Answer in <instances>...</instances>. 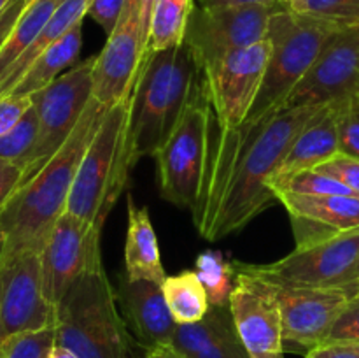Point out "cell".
I'll return each mask as SVG.
<instances>
[{
  "mask_svg": "<svg viewBox=\"0 0 359 358\" xmlns=\"http://www.w3.org/2000/svg\"><path fill=\"white\" fill-rule=\"evenodd\" d=\"M142 358H184L182 354H179L177 351L172 350L170 346H158L154 350H149L144 353Z\"/></svg>",
  "mask_w": 359,
  "mask_h": 358,
  "instance_id": "b9f144b4",
  "label": "cell"
},
{
  "mask_svg": "<svg viewBox=\"0 0 359 358\" xmlns=\"http://www.w3.org/2000/svg\"><path fill=\"white\" fill-rule=\"evenodd\" d=\"M358 260L359 228H354L318 244L297 246L290 255L272 263H238L235 267L273 286L335 288L359 284L354 283Z\"/></svg>",
  "mask_w": 359,
  "mask_h": 358,
  "instance_id": "ba28073f",
  "label": "cell"
},
{
  "mask_svg": "<svg viewBox=\"0 0 359 358\" xmlns=\"http://www.w3.org/2000/svg\"><path fill=\"white\" fill-rule=\"evenodd\" d=\"M116 297L126 329L144 353L170 343L177 323L168 309L160 283L128 279L125 274L119 277Z\"/></svg>",
  "mask_w": 359,
  "mask_h": 358,
  "instance_id": "d6986e66",
  "label": "cell"
},
{
  "mask_svg": "<svg viewBox=\"0 0 359 358\" xmlns=\"http://www.w3.org/2000/svg\"><path fill=\"white\" fill-rule=\"evenodd\" d=\"M140 2V18H142V27L146 30L147 37H149V23H151V13H153V6L156 0H139Z\"/></svg>",
  "mask_w": 359,
  "mask_h": 358,
  "instance_id": "7bdbcfd3",
  "label": "cell"
},
{
  "mask_svg": "<svg viewBox=\"0 0 359 358\" xmlns=\"http://www.w3.org/2000/svg\"><path fill=\"white\" fill-rule=\"evenodd\" d=\"M195 272L203 284L210 305H228L233 290L237 267L221 251H203L195 263Z\"/></svg>",
  "mask_w": 359,
  "mask_h": 358,
  "instance_id": "83f0119b",
  "label": "cell"
},
{
  "mask_svg": "<svg viewBox=\"0 0 359 358\" xmlns=\"http://www.w3.org/2000/svg\"><path fill=\"white\" fill-rule=\"evenodd\" d=\"M6 251H7V237L6 232H4L2 223H0V265H2L4 258H6Z\"/></svg>",
  "mask_w": 359,
  "mask_h": 358,
  "instance_id": "f6af8a7d",
  "label": "cell"
},
{
  "mask_svg": "<svg viewBox=\"0 0 359 358\" xmlns=\"http://www.w3.org/2000/svg\"><path fill=\"white\" fill-rule=\"evenodd\" d=\"M359 95V25L340 28L319 53L286 107L326 105Z\"/></svg>",
  "mask_w": 359,
  "mask_h": 358,
  "instance_id": "2e32d148",
  "label": "cell"
},
{
  "mask_svg": "<svg viewBox=\"0 0 359 358\" xmlns=\"http://www.w3.org/2000/svg\"><path fill=\"white\" fill-rule=\"evenodd\" d=\"M62 2L63 0H30L0 51V79L39 37L42 28Z\"/></svg>",
  "mask_w": 359,
  "mask_h": 358,
  "instance_id": "4316f807",
  "label": "cell"
},
{
  "mask_svg": "<svg viewBox=\"0 0 359 358\" xmlns=\"http://www.w3.org/2000/svg\"><path fill=\"white\" fill-rule=\"evenodd\" d=\"M270 286L283 316L284 350L305 354L328 340L339 316L359 291V284L335 288Z\"/></svg>",
  "mask_w": 359,
  "mask_h": 358,
  "instance_id": "4fadbf2b",
  "label": "cell"
},
{
  "mask_svg": "<svg viewBox=\"0 0 359 358\" xmlns=\"http://www.w3.org/2000/svg\"><path fill=\"white\" fill-rule=\"evenodd\" d=\"M342 27L284 7L272 14L266 39L272 44L262 86L242 126H255L286 107V102L318 60L330 39Z\"/></svg>",
  "mask_w": 359,
  "mask_h": 358,
  "instance_id": "8992f818",
  "label": "cell"
},
{
  "mask_svg": "<svg viewBox=\"0 0 359 358\" xmlns=\"http://www.w3.org/2000/svg\"><path fill=\"white\" fill-rule=\"evenodd\" d=\"M193 0H156L151 13L147 55L184 44Z\"/></svg>",
  "mask_w": 359,
  "mask_h": 358,
  "instance_id": "d4e9b609",
  "label": "cell"
},
{
  "mask_svg": "<svg viewBox=\"0 0 359 358\" xmlns=\"http://www.w3.org/2000/svg\"><path fill=\"white\" fill-rule=\"evenodd\" d=\"M28 4H30V0H11L9 6L0 14V51H2L4 44L7 42L11 32L16 27L18 20L23 14V11L27 9Z\"/></svg>",
  "mask_w": 359,
  "mask_h": 358,
  "instance_id": "f35d334b",
  "label": "cell"
},
{
  "mask_svg": "<svg viewBox=\"0 0 359 358\" xmlns=\"http://www.w3.org/2000/svg\"><path fill=\"white\" fill-rule=\"evenodd\" d=\"M203 97L202 69L186 44L149 53L132 91V168L142 158H154L170 139L186 111Z\"/></svg>",
  "mask_w": 359,
  "mask_h": 358,
  "instance_id": "3957f363",
  "label": "cell"
},
{
  "mask_svg": "<svg viewBox=\"0 0 359 358\" xmlns=\"http://www.w3.org/2000/svg\"><path fill=\"white\" fill-rule=\"evenodd\" d=\"M32 107V97L27 95H4L0 97V137L14 128Z\"/></svg>",
  "mask_w": 359,
  "mask_h": 358,
  "instance_id": "d590c367",
  "label": "cell"
},
{
  "mask_svg": "<svg viewBox=\"0 0 359 358\" xmlns=\"http://www.w3.org/2000/svg\"><path fill=\"white\" fill-rule=\"evenodd\" d=\"M354 283H359V260L356 263V269H354Z\"/></svg>",
  "mask_w": 359,
  "mask_h": 358,
  "instance_id": "7dc6e473",
  "label": "cell"
},
{
  "mask_svg": "<svg viewBox=\"0 0 359 358\" xmlns=\"http://www.w3.org/2000/svg\"><path fill=\"white\" fill-rule=\"evenodd\" d=\"M125 270L128 279H147L161 284L167 277L149 211L137 206L132 197H128Z\"/></svg>",
  "mask_w": 359,
  "mask_h": 358,
  "instance_id": "7402d4cb",
  "label": "cell"
},
{
  "mask_svg": "<svg viewBox=\"0 0 359 358\" xmlns=\"http://www.w3.org/2000/svg\"><path fill=\"white\" fill-rule=\"evenodd\" d=\"M284 7L287 6L255 4L210 9L196 7L189 18L184 44L203 70L237 49L265 41L270 18Z\"/></svg>",
  "mask_w": 359,
  "mask_h": 358,
  "instance_id": "30bf717a",
  "label": "cell"
},
{
  "mask_svg": "<svg viewBox=\"0 0 359 358\" xmlns=\"http://www.w3.org/2000/svg\"><path fill=\"white\" fill-rule=\"evenodd\" d=\"M161 290L177 325L198 321L210 307L203 284L195 270H182L181 274L167 276L161 283Z\"/></svg>",
  "mask_w": 359,
  "mask_h": 358,
  "instance_id": "484cf974",
  "label": "cell"
},
{
  "mask_svg": "<svg viewBox=\"0 0 359 358\" xmlns=\"http://www.w3.org/2000/svg\"><path fill=\"white\" fill-rule=\"evenodd\" d=\"M290 9L330 21L339 27L359 25V0H297Z\"/></svg>",
  "mask_w": 359,
  "mask_h": 358,
  "instance_id": "4dcf8cb0",
  "label": "cell"
},
{
  "mask_svg": "<svg viewBox=\"0 0 359 358\" xmlns=\"http://www.w3.org/2000/svg\"><path fill=\"white\" fill-rule=\"evenodd\" d=\"M277 2H280V4H284V6L290 7L291 4H294V2H297V0H277Z\"/></svg>",
  "mask_w": 359,
  "mask_h": 358,
  "instance_id": "c3c4849f",
  "label": "cell"
},
{
  "mask_svg": "<svg viewBox=\"0 0 359 358\" xmlns=\"http://www.w3.org/2000/svg\"><path fill=\"white\" fill-rule=\"evenodd\" d=\"M130 107L132 97L109 107L91 139L69 197L67 211L104 228L105 220L128 185Z\"/></svg>",
  "mask_w": 359,
  "mask_h": 358,
  "instance_id": "5b68a950",
  "label": "cell"
},
{
  "mask_svg": "<svg viewBox=\"0 0 359 358\" xmlns=\"http://www.w3.org/2000/svg\"><path fill=\"white\" fill-rule=\"evenodd\" d=\"M93 63L95 56L76 63L55 83L32 95L39 119V137L27 164L23 183L37 174L76 130L93 98Z\"/></svg>",
  "mask_w": 359,
  "mask_h": 358,
  "instance_id": "9c48e42d",
  "label": "cell"
},
{
  "mask_svg": "<svg viewBox=\"0 0 359 358\" xmlns=\"http://www.w3.org/2000/svg\"><path fill=\"white\" fill-rule=\"evenodd\" d=\"M49 358H79V357H77V354L74 353V351H70V350H67V347L58 346V344H56V346L53 347V351H51V354H49Z\"/></svg>",
  "mask_w": 359,
  "mask_h": 358,
  "instance_id": "ee69618b",
  "label": "cell"
},
{
  "mask_svg": "<svg viewBox=\"0 0 359 358\" xmlns=\"http://www.w3.org/2000/svg\"><path fill=\"white\" fill-rule=\"evenodd\" d=\"M91 0H63L56 11L53 13V16L49 18V21L46 23V27L42 28V32L39 34V37L32 42L30 48L13 63L9 70L6 72V76L0 79V97L4 95H9L14 90L18 83H20L21 77L25 76V72L28 70V67L53 44V42L58 41L60 37L67 34L70 28L76 27L77 23H83V18L88 14L90 9Z\"/></svg>",
  "mask_w": 359,
  "mask_h": 358,
  "instance_id": "cb8c5ba5",
  "label": "cell"
},
{
  "mask_svg": "<svg viewBox=\"0 0 359 358\" xmlns=\"http://www.w3.org/2000/svg\"><path fill=\"white\" fill-rule=\"evenodd\" d=\"M277 202L291 218L297 246L326 241L340 232L359 228V195H297L277 192Z\"/></svg>",
  "mask_w": 359,
  "mask_h": 358,
  "instance_id": "ac0fdd59",
  "label": "cell"
},
{
  "mask_svg": "<svg viewBox=\"0 0 359 358\" xmlns=\"http://www.w3.org/2000/svg\"><path fill=\"white\" fill-rule=\"evenodd\" d=\"M11 4V0H0V14H2V11L6 9L7 6H9Z\"/></svg>",
  "mask_w": 359,
  "mask_h": 358,
  "instance_id": "bcb514c9",
  "label": "cell"
},
{
  "mask_svg": "<svg viewBox=\"0 0 359 358\" xmlns=\"http://www.w3.org/2000/svg\"><path fill=\"white\" fill-rule=\"evenodd\" d=\"M326 343H359V291L339 316Z\"/></svg>",
  "mask_w": 359,
  "mask_h": 358,
  "instance_id": "836d02e7",
  "label": "cell"
},
{
  "mask_svg": "<svg viewBox=\"0 0 359 358\" xmlns=\"http://www.w3.org/2000/svg\"><path fill=\"white\" fill-rule=\"evenodd\" d=\"M318 171L326 172L332 178L339 179L342 185L353 190L356 195H359V160L358 158L347 157L344 153H337L335 157L330 158L323 165L316 167Z\"/></svg>",
  "mask_w": 359,
  "mask_h": 358,
  "instance_id": "e575fe53",
  "label": "cell"
},
{
  "mask_svg": "<svg viewBox=\"0 0 359 358\" xmlns=\"http://www.w3.org/2000/svg\"><path fill=\"white\" fill-rule=\"evenodd\" d=\"M339 150L359 160V95L340 100Z\"/></svg>",
  "mask_w": 359,
  "mask_h": 358,
  "instance_id": "d6a6232c",
  "label": "cell"
},
{
  "mask_svg": "<svg viewBox=\"0 0 359 358\" xmlns=\"http://www.w3.org/2000/svg\"><path fill=\"white\" fill-rule=\"evenodd\" d=\"M230 309L251 358H284L283 316L272 286L237 270Z\"/></svg>",
  "mask_w": 359,
  "mask_h": 358,
  "instance_id": "e0dca14e",
  "label": "cell"
},
{
  "mask_svg": "<svg viewBox=\"0 0 359 358\" xmlns=\"http://www.w3.org/2000/svg\"><path fill=\"white\" fill-rule=\"evenodd\" d=\"M126 0H91L88 16L97 21L107 35L114 30L125 9Z\"/></svg>",
  "mask_w": 359,
  "mask_h": 358,
  "instance_id": "8d00e7d4",
  "label": "cell"
},
{
  "mask_svg": "<svg viewBox=\"0 0 359 358\" xmlns=\"http://www.w3.org/2000/svg\"><path fill=\"white\" fill-rule=\"evenodd\" d=\"M168 346L184 358H251L238 336L230 304L210 305L202 319L175 326Z\"/></svg>",
  "mask_w": 359,
  "mask_h": 358,
  "instance_id": "ffe728a7",
  "label": "cell"
},
{
  "mask_svg": "<svg viewBox=\"0 0 359 358\" xmlns=\"http://www.w3.org/2000/svg\"><path fill=\"white\" fill-rule=\"evenodd\" d=\"M255 4H280L277 0H200V7H241Z\"/></svg>",
  "mask_w": 359,
  "mask_h": 358,
  "instance_id": "60d3db41",
  "label": "cell"
},
{
  "mask_svg": "<svg viewBox=\"0 0 359 358\" xmlns=\"http://www.w3.org/2000/svg\"><path fill=\"white\" fill-rule=\"evenodd\" d=\"M105 111L100 102L91 98L76 130L58 153L27 179L4 207L0 223L7 237L6 258L23 251L41 253L53 227L67 211L77 168Z\"/></svg>",
  "mask_w": 359,
  "mask_h": 358,
  "instance_id": "7a4b0ae2",
  "label": "cell"
},
{
  "mask_svg": "<svg viewBox=\"0 0 359 358\" xmlns=\"http://www.w3.org/2000/svg\"><path fill=\"white\" fill-rule=\"evenodd\" d=\"M100 235L102 228L69 211L56 221L41 249L42 290L55 307L83 274L102 263Z\"/></svg>",
  "mask_w": 359,
  "mask_h": 358,
  "instance_id": "9a60e30c",
  "label": "cell"
},
{
  "mask_svg": "<svg viewBox=\"0 0 359 358\" xmlns=\"http://www.w3.org/2000/svg\"><path fill=\"white\" fill-rule=\"evenodd\" d=\"M56 346L55 326L23 332L0 344V358H49Z\"/></svg>",
  "mask_w": 359,
  "mask_h": 358,
  "instance_id": "1f68e13d",
  "label": "cell"
},
{
  "mask_svg": "<svg viewBox=\"0 0 359 358\" xmlns=\"http://www.w3.org/2000/svg\"><path fill=\"white\" fill-rule=\"evenodd\" d=\"M305 358H359V344L326 343L305 354Z\"/></svg>",
  "mask_w": 359,
  "mask_h": 358,
  "instance_id": "ab89813d",
  "label": "cell"
},
{
  "mask_svg": "<svg viewBox=\"0 0 359 358\" xmlns=\"http://www.w3.org/2000/svg\"><path fill=\"white\" fill-rule=\"evenodd\" d=\"M321 107H284L255 126L217 132L202 204L193 216L203 239L216 242L241 232L277 202L269 183L298 132Z\"/></svg>",
  "mask_w": 359,
  "mask_h": 358,
  "instance_id": "6da1fadb",
  "label": "cell"
},
{
  "mask_svg": "<svg viewBox=\"0 0 359 358\" xmlns=\"http://www.w3.org/2000/svg\"><path fill=\"white\" fill-rule=\"evenodd\" d=\"M212 126V112L203 97L186 111L170 139L154 154L161 197L189 209L193 216L198 213L205 188Z\"/></svg>",
  "mask_w": 359,
  "mask_h": 358,
  "instance_id": "52a82bcc",
  "label": "cell"
},
{
  "mask_svg": "<svg viewBox=\"0 0 359 358\" xmlns=\"http://www.w3.org/2000/svg\"><path fill=\"white\" fill-rule=\"evenodd\" d=\"M147 58V34L142 27L139 0H126L121 18L104 49L95 55L93 98L105 109L132 97Z\"/></svg>",
  "mask_w": 359,
  "mask_h": 358,
  "instance_id": "7c38bea8",
  "label": "cell"
},
{
  "mask_svg": "<svg viewBox=\"0 0 359 358\" xmlns=\"http://www.w3.org/2000/svg\"><path fill=\"white\" fill-rule=\"evenodd\" d=\"M81 44H83V23H77L70 28L63 37L53 42L25 72L20 83L14 86L11 93L27 95L32 97L37 91L44 90L51 83H55L60 76L72 69L79 58Z\"/></svg>",
  "mask_w": 359,
  "mask_h": 358,
  "instance_id": "603a6c76",
  "label": "cell"
},
{
  "mask_svg": "<svg viewBox=\"0 0 359 358\" xmlns=\"http://www.w3.org/2000/svg\"><path fill=\"white\" fill-rule=\"evenodd\" d=\"M25 172H27V168L16 161L0 160V213L21 186Z\"/></svg>",
  "mask_w": 359,
  "mask_h": 358,
  "instance_id": "74e56055",
  "label": "cell"
},
{
  "mask_svg": "<svg viewBox=\"0 0 359 358\" xmlns=\"http://www.w3.org/2000/svg\"><path fill=\"white\" fill-rule=\"evenodd\" d=\"M272 44L269 39L237 49L202 70L203 90L217 132L244 125L262 86Z\"/></svg>",
  "mask_w": 359,
  "mask_h": 358,
  "instance_id": "8fae6325",
  "label": "cell"
},
{
  "mask_svg": "<svg viewBox=\"0 0 359 358\" xmlns=\"http://www.w3.org/2000/svg\"><path fill=\"white\" fill-rule=\"evenodd\" d=\"M56 307L42 290L41 253L7 256L0 265V344L23 332L55 326Z\"/></svg>",
  "mask_w": 359,
  "mask_h": 358,
  "instance_id": "5bb4252c",
  "label": "cell"
},
{
  "mask_svg": "<svg viewBox=\"0 0 359 358\" xmlns=\"http://www.w3.org/2000/svg\"><path fill=\"white\" fill-rule=\"evenodd\" d=\"M39 137V119L34 104L11 132L0 137V160L16 161L27 168Z\"/></svg>",
  "mask_w": 359,
  "mask_h": 358,
  "instance_id": "f546056e",
  "label": "cell"
},
{
  "mask_svg": "<svg viewBox=\"0 0 359 358\" xmlns=\"http://www.w3.org/2000/svg\"><path fill=\"white\" fill-rule=\"evenodd\" d=\"M358 344H359V343H358Z\"/></svg>",
  "mask_w": 359,
  "mask_h": 358,
  "instance_id": "681fc988",
  "label": "cell"
},
{
  "mask_svg": "<svg viewBox=\"0 0 359 358\" xmlns=\"http://www.w3.org/2000/svg\"><path fill=\"white\" fill-rule=\"evenodd\" d=\"M56 344L79 358H135L118 297L104 265L79 277L56 304Z\"/></svg>",
  "mask_w": 359,
  "mask_h": 358,
  "instance_id": "277c9868",
  "label": "cell"
},
{
  "mask_svg": "<svg viewBox=\"0 0 359 358\" xmlns=\"http://www.w3.org/2000/svg\"><path fill=\"white\" fill-rule=\"evenodd\" d=\"M269 190L276 195L277 192L297 193V195H356L351 188L318 168H305L287 175H279L269 183Z\"/></svg>",
  "mask_w": 359,
  "mask_h": 358,
  "instance_id": "f1b7e54d",
  "label": "cell"
},
{
  "mask_svg": "<svg viewBox=\"0 0 359 358\" xmlns=\"http://www.w3.org/2000/svg\"><path fill=\"white\" fill-rule=\"evenodd\" d=\"M339 102L326 104L309 119L287 150L273 178L316 168L340 153L339 150Z\"/></svg>",
  "mask_w": 359,
  "mask_h": 358,
  "instance_id": "44dd1931",
  "label": "cell"
}]
</instances>
